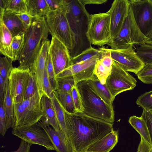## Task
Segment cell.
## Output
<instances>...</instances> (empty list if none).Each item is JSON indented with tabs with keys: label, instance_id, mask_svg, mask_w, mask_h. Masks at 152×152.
Wrapping results in <instances>:
<instances>
[{
	"label": "cell",
	"instance_id": "1",
	"mask_svg": "<svg viewBox=\"0 0 152 152\" xmlns=\"http://www.w3.org/2000/svg\"><path fill=\"white\" fill-rule=\"evenodd\" d=\"M65 121L66 136L73 152H85L91 145L114 130L113 124L83 112H65Z\"/></svg>",
	"mask_w": 152,
	"mask_h": 152
},
{
	"label": "cell",
	"instance_id": "2",
	"mask_svg": "<svg viewBox=\"0 0 152 152\" xmlns=\"http://www.w3.org/2000/svg\"><path fill=\"white\" fill-rule=\"evenodd\" d=\"M65 6L72 39V58L92 46L86 35L90 15L80 0H65Z\"/></svg>",
	"mask_w": 152,
	"mask_h": 152
},
{
	"label": "cell",
	"instance_id": "3",
	"mask_svg": "<svg viewBox=\"0 0 152 152\" xmlns=\"http://www.w3.org/2000/svg\"><path fill=\"white\" fill-rule=\"evenodd\" d=\"M49 32L44 17L33 18L29 28L25 32L23 48L18 61L19 67L30 69L33 72L34 64Z\"/></svg>",
	"mask_w": 152,
	"mask_h": 152
},
{
	"label": "cell",
	"instance_id": "4",
	"mask_svg": "<svg viewBox=\"0 0 152 152\" xmlns=\"http://www.w3.org/2000/svg\"><path fill=\"white\" fill-rule=\"evenodd\" d=\"M77 86L82 100L83 112L113 125L114 113L112 104H109L103 100L91 87L87 80L79 82Z\"/></svg>",
	"mask_w": 152,
	"mask_h": 152
},
{
	"label": "cell",
	"instance_id": "5",
	"mask_svg": "<svg viewBox=\"0 0 152 152\" xmlns=\"http://www.w3.org/2000/svg\"><path fill=\"white\" fill-rule=\"evenodd\" d=\"M44 94L40 91L20 103L14 104V128L38 123L43 115L41 99Z\"/></svg>",
	"mask_w": 152,
	"mask_h": 152
},
{
	"label": "cell",
	"instance_id": "6",
	"mask_svg": "<svg viewBox=\"0 0 152 152\" xmlns=\"http://www.w3.org/2000/svg\"><path fill=\"white\" fill-rule=\"evenodd\" d=\"M145 37L137 25L129 6L128 15L119 34L107 45L112 49H124L133 44H145Z\"/></svg>",
	"mask_w": 152,
	"mask_h": 152
},
{
	"label": "cell",
	"instance_id": "7",
	"mask_svg": "<svg viewBox=\"0 0 152 152\" xmlns=\"http://www.w3.org/2000/svg\"><path fill=\"white\" fill-rule=\"evenodd\" d=\"M65 4L60 8L49 11L45 17L49 32L52 37H57L70 51L72 48V41Z\"/></svg>",
	"mask_w": 152,
	"mask_h": 152
},
{
	"label": "cell",
	"instance_id": "8",
	"mask_svg": "<svg viewBox=\"0 0 152 152\" xmlns=\"http://www.w3.org/2000/svg\"><path fill=\"white\" fill-rule=\"evenodd\" d=\"M86 35L91 45L102 46L111 41L109 10L106 12L90 15Z\"/></svg>",
	"mask_w": 152,
	"mask_h": 152
},
{
	"label": "cell",
	"instance_id": "9",
	"mask_svg": "<svg viewBox=\"0 0 152 152\" xmlns=\"http://www.w3.org/2000/svg\"><path fill=\"white\" fill-rule=\"evenodd\" d=\"M136 79L113 61L110 73L105 84L113 99L120 93L133 89L136 86Z\"/></svg>",
	"mask_w": 152,
	"mask_h": 152
},
{
	"label": "cell",
	"instance_id": "10",
	"mask_svg": "<svg viewBox=\"0 0 152 152\" xmlns=\"http://www.w3.org/2000/svg\"><path fill=\"white\" fill-rule=\"evenodd\" d=\"M134 20L145 37L152 33V0H130Z\"/></svg>",
	"mask_w": 152,
	"mask_h": 152
},
{
	"label": "cell",
	"instance_id": "11",
	"mask_svg": "<svg viewBox=\"0 0 152 152\" xmlns=\"http://www.w3.org/2000/svg\"><path fill=\"white\" fill-rule=\"evenodd\" d=\"M12 132L14 135L31 145H42L48 150H55L47 133L38 123L14 128Z\"/></svg>",
	"mask_w": 152,
	"mask_h": 152
},
{
	"label": "cell",
	"instance_id": "12",
	"mask_svg": "<svg viewBox=\"0 0 152 152\" xmlns=\"http://www.w3.org/2000/svg\"><path fill=\"white\" fill-rule=\"evenodd\" d=\"M103 51L91 58L84 61L71 66L69 67L61 72L55 76L56 79L72 76L77 83L82 81L92 79L94 77V69L97 61L101 59Z\"/></svg>",
	"mask_w": 152,
	"mask_h": 152
},
{
	"label": "cell",
	"instance_id": "13",
	"mask_svg": "<svg viewBox=\"0 0 152 152\" xmlns=\"http://www.w3.org/2000/svg\"><path fill=\"white\" fill-rule=\"evenodd\" d=\"M29 68L13 67L9 75L8 82L14 104L23 102L27 83L30 73Z\"/></svg>",
	"mask_w": 152,
	"mask_h": 152
},
{
	"label": "cell",
	"instance_id": "14",
	"mask_svg": "<svg viewBox=\"0 0 152 152\" xmlns=\"http://www.w3.org/2000/svg\"><path fill=\"white\" fill-rule=\"evenodd\" d=\"M107 49L113 60L127 72H132L137 75L144 66L137 55L133 45L124 49Z\"/></svg>",
	"mask_w": 152,
	"mask_h": 152
},
{
	"label": "cell",
	"instance_id": "15",
	"mask_svg": "<svg viewBox=\"0 0 152 152\" xmlns=\"http://www.w3.org/2000/svg\"><path fill=\"white\" fill-rule=\"evenodd\" d=\"M49 49L56 76L72 65L71 57L67 47L55 37H52Z\"/></svg>",
	"mask_w": 152,
	"mask_h": 152
},
{
	"label": "cell",
	"instance_id": "16",
	"mask_svg": "<svg viewBox=\"0 0 152 152\" xmlns=\"http://www.w3.org/2000/svg\"><path fill=\"white\" fill-rule=\"evenodd\" d=\"M129 8L128 0H115L112 3L109 10L111 41L115 39L119 34L128 15Z\"/></svg>",
	"mask_w": 152,
	"mask_h": 152
},
{
	"label": "cell",
	"instance_id": "17",
	"mask_svg": "<svg viewBox=\"0 0 152 152\" xmlns=\"http://www.w3.org/2000/svg\"><path fill=\"white\" fill-rule=\"evenodd\" d=\"M38 124L46 132L57 152H73L65 134L50 126H46L39 121Z\"/></svg>",
	"mask_w": 152,
	"mask_h": 152
},
{
	"label": "cell",
	"instance_id": "18",
	"mask_svg": "<svg viewBox=\"0 0 152 152\" xmlns=\"http://www.w3.org/2000/svg\"><path fill=\"white\" fill-rule=\"evenodd\" d=\"M50 45V42L48 39L43 43L34 64L32 72L35 74L40 90L44 93L43 79Z\"/></svg>",
	"mask_w": 152,
	"mask_h": 152
},
{
	"label": "cell",
	"instance_id": "19",
	"mask_svg": "<svg viewBox=\"0 0 152 152\" xmlns=\"http://www.w3.org/2000/svg\"><path fill=\"white\" fill-rule=\"evenodd\" d=\"M118 139V131L113 130L91 145L85 152H109L116 145Z\"/></svg>",
	"mask_w": 152,
	"mask_h": 152
},
{
	"label": "cell",
	"instance_id": "20",
	"mask_svg": "<svg viewBox=\"0 0 152 152\" xmlns=\"http://www.w3.org/2000/svg\"><path fill=\"white\" fill-rule=\"evenodd\" d=\"M41 104L43 115L39 121L46 126H51L57 131H61L50 99L44 94Z\"/></svg>",
	"mask_w": 152,
	"mask_h": 152
},
{
	"label": "cell",
	"instance_id": "21",
	"mask_svg": "<svg viewBox=\"0 0 152 152\" xmlns=\"http://www.w3.org/2000/svg\"><path fill=\"white\" fill-rule=\"evenodd\" d=\"M12 36L3 21H0V52L14 61L12 47Z\"/></svg>",
	"mask_w": 152,
	"mask_h": 152
},
{
	"label": "cell",
	"instance_id": "22",
	"mask_svg": "<svg viewBox=\"0 0 152 152\" xmlns=\"http://www.w3.org/2000/svg\"><path fill=\"white\" fill-rule=\"evenodd\" d=\"M2 21L11 32L13 37L20 32H25L26 30L20 19L14 13L5 10Z\"/></svg>",
	"mask_w": 152,
	"mask_h": 152
},
{
	"label": "cell",
	"instance_id": "23",
	"mask_svg": "<svg viewBox=\"0 0 152 152\" xmlns=\"http://www.w3.org/2000/svg\"><path fill=\"white\" fill-rule=\"evenodd\" d=\"M27 12L33 18L44 17L49 12L45 0H26Z\"/></svg>",
	"mask_w": 152,
	"mask_h": 152
},
{
	"label": "cell",
	"instance_id": "24",
	"mask_svg": "<svg viewBox=\"0 0 152 152\" xmlns=\"http://www.w3.org/2000/svg\"><path fill=\"white\" fill-rule=\"evenodd\" d=\"M87 81L92 89L107 103L112 105L114 99L106 84H102L96 76Z\"/></svg>",
	"mask_w": 152,
	"mask_h": 152
},
{
	"label": "cell",
	"instance_id": "25",
	"mask_svg": "<svg viewBox=\"0 0 152 152\" xmlns=\"http://www.w3.org/2000/svg\"><path fill=\"white\" fill-rule=\"evenodd\" d=\"M129 122L146 142L152 145L150 133L147 125L143 119L135 115L131 116Z\"/></svg>",
	"mask_w": 152,
	"mask_h": 152
},
{
	"label": "cell",
	"instance_id": "26",
	"mask_svg": "<svg viewBox=\"0 0 152 152\" xmlns=\"http://www.w3.org/2000/svg\"><path fill=\"white\" fill-rule=\"evenodd\" d=\"M71 91L62 92L56 90L54 91L53 93L59 101L64 111L69 114H73L77 112L75 107Z\"/></svg>",
	"mask_w": 152,
	"mask_h": 152
},
{
	"label": "cell",
	"instance_id": "27",
	"mask_svg": "<svg viewBox=\"0 0 152 152\" xmlns=\"http://www.w3.org/2000/svg\"><path fill=\"white\" fill-rule=\"evenodd\" d=\"M6 115L9 128H14L15 125L14 117V104L10 94L8 82L7 84L5 97L4 100Z\"/></svg>",
	"mask_w": 152,
	"mask_h": 152
},
{
	"label": "cell",
	"instance_id": "28",
	"mask_svg": "<svg viewBox=\"0 0 152 152\" xmlns=\"http://www.w3.org/2000/svg\"><path fill=\"white\" fill-rule=\"evenodd\" d=\"M50 99L53 105L61 130L66 136V126L64 110L54 93L53 96Z\"/></svg>",
	"mask_w": 152,
	"mask_h": 152
},
{
	"label": "cell",
	"instance_id": "29",
	"mask_svg": "<svg viewBox=\"0 0 152 152\" xmlns=\"http://www.w3.org/2000/svg\"><path fill=\"white\" fill-rule=\"evenodd\" d=\"M136 54L144 65H152V45L141 44L135 50Z\"/></svg>",
	"mask_w": 152,
	"mask_h": 152
},
{
	"label": "cell",
	"instance_id": "30",
	"mask_svg": "<svg viewBox=\"0 0 152 152\" xmlns=\"http://www.w3.org/2000/svg\"><path fill=\"white\" fill-rule=\"evenodd\" d=\"M101 48L96 49L91 46L78 56L71 58L72 65L87 61L102 53Z\"/></svg>",
	"mask_w": 152,
	"mask_h": 152
},
{
	"label": "cell",
	"instance_id": "31",
	"mask_svg": "<svg viewBox=\"0 0 152 152\" xmlns=\"http://www.w3.org/2000/svg\"><path fill=\"white\" fill-rule=\"evenodd\" d=\"M25 35L24 32H21L13 37L12 47L14 56V61L18 60L23 48L25 41Z\"/></svg>",
	"mask_w": 152,
	"mask_h": 152
},
{
	"label": "cell",
	"instance_id": "32",
	"mask_svg": "<svg viewBox=\"0 0 152 152\" xmlns=\"http://www.w3.org/2000/svg\"><path fill=\"white\" fill-rule=\"evenodd\" d=\"M5 10L15 14L27 12L26 0H8Z\"/></svg>",
	"mask_w": 152,
	"mask_h": 152
},
{
	"label": "cell",
	"instance_id": "33",
	"mask_svg": "<svg viewBox=\"0 0 152 152\" xmlns=\"http://www.w3.org/2000/svg\"><path fill=\"white\" fill-rule=\"evenodd\" d=\"M40 91L35 74L31 72L26 89L24 99L32 97Z\"/></svg>",
	"mask_w": 152,
	"mask_h": 152
},
{
	"label": "cell",
	"instance_id": "34",
	"mask_svg": "<svg viewBox=\"0 0 152 152\" xmlns=\"http://www.w3.org/2000/svg\"><path fill=\"white\" fill-rule=\"evenodd\" d=\"M111 69L104 65L100 59L97 61L95 64L94 75L96 76L102 84H104L110 73Z\"/></svg>",
	"mask_w": 152,
	"mask_h": 152
},
{
	"label": "cell",
	"instance_id": "35",
	"mask_svg": "<svg viewBox=\"0 0 152 152\" xmlns=\"http://www.w3.org/2000/svg\"><path fill=\"white\" fill-rule=\"evenodd\" d=\"M12 62V61L7 57H0V75L6 83L8 81L9 75L13 68Z\"/></svg>",
	"mask_w": 152,
	"mask_h": 152
},
{
	"label": "cell",
	"instance_id": "36",
	"mask_svg": "<svg viewBox=\"0 0 152 152\" xmlns=\"http://www.w3.org/2000/svg\"><path fill=\"white\" fill-rule=\"evenodd\" d=\"M56 80L57 82L56 90L62 92L70 91L73 86L77 83L72 76L60 78Z\"/></svg>",
	"mask_w": 152,
	"mask_h": 152
},
{
	"label": "cell",
	"instance_id": "37",
	"mask_svg": "<svg viewBox=\"0 0 152 152\" xmlns=\"http://www.w3.org/2000/svg\"><path fill=\"white\" fill-rule=\"evenodd\" d=\"M46 68L53 89V91H56L57 89V82L55 79L54 69L49 48L46 60Z\"/></svg>",
	"mask_w": 152,
	"mask_h": 152
},
{
	"label": "cell",
	"instance_id": "38",
	"mask_svg": "<svg viewBox=\"0 0 152 152\" xmlns=\"http://www.w3.org/2000/svg\"><path fill=\"white\" fill-rule=\"evenodd\" d=\"M136 103L143 109L152 111V90L139 96L137 100Z\"/></svg>",
	"mask_w": 152,
	"mask_h": 152
},
{
	"label": "cell",
	"instance_id": "39",
	"mask_svg": "<svg viewBox=\"0 0 152 152\" xmlns=\"http://www.w3.org/2000/svg\"><path fill=\"white\" fill-rule=\"evenodd\" d=\"M137 75L138 79L143 83L152 84V65H144Z\"/></svg>",
	"mask_w": 152,
	"mask_h": 152
},
{
	"label": "cell",
	"instance_id": "40",
	"mask_svg": "<svg viewBox=\"0 0 152 152\" xmlns=\"http://www.w3.org/2000/svg\"><path fill=\"white\" fill-rule=\"evenodd\" d=\"M9 129L7 118L6 115L4 102L0 99V134L4 136L7 130Z\"/></svg>",
	"mask_w": 152,
	"mask_h": 152
},
{
	"label": "cell",
	"instance_id": "41",
	"mask_svg": "<svg viewBox=\"0 0 152 152\" xmlns=\"http://www.w3.org/2000/svg\"><path fill=\"white\" fill-rule=\"evenodd\" d=\"M71 95L75 105L77 112H83V108L82 100L77 84L73 87L71 91Z\"/></svg>",
	"mask_w": 152,
	"mask_h": 152
},
{
	"label": "cell",
	"instance_id": "42",
	"mask_svg": "<svg viewBox=\"0 0 152 152\" xmlns=\"http://www.w3.org/2000/svg\"><path fill=\"white\" fill-rule=\"evenodd\" d=\"M43 87L44 95L50 99L53 96L54 91L52 88L46 68L43 79Z\"/></svg>",
	"mask_w": 152,
	"mask_h": 152
},
{
	"label": "cell",
	"instance_id": "43",
	"mask_svg": "<svg viewBox=\"0 0 152 152\" xmlns=\"http://www.w3.org/2000/svg\"><path fill=\"white\" fill-rule=\"evenodd\" d=\"M141 117L147 125L152 142V111L143 109Z\"/></svg>",
	"mask_w": 152,
	"mask_h": 152
},
{
	"label": "cell",
	"instance_id": "44",
	"mask_svg": "<svg viewBox=\"0 0 152 152\" xmlns=\"http://www.w3.org/2000/svg\"><path fill=\"white\" fill-rule=\"evenodd\" d=\"M21 21L24 27L27 30L30 27L33 18L27 12L16 14Z\"/></svg>",
	"mask_w": 152,
	"mask_h": 152
},
{
	"label": "cell",
	"instance_id": "45",
	"mask_svg": "<svg viewBox=\"0 0 152 152\" xmlns=\"http://www.w3.org/2000/svg\"><path fill=\"white\" fill-rule=\"evenodd\" d=\"M49 10L53 11L60 8L64 5L65 0H45Z\"/></svg>",
	"mask_w": 152,
	"mask_h": 152
},
{
	"label": "cell",
	"instance_id": "46",
	"mask_svg": "<svg viewBox=\"0 0 152 152\" xmlns=\"http://www.w3.org/2000/svg\"><path fill=\"white\" fill-rule=\"evenodd\" d=\"M139 145L137 152H150L152 145L146 142L142 137Z\"/></svg>",
	"mask_w": 152,
	"mask_h": 152
},
{
	"label": "cell",
	"instance_id": "47",
	"mask_svg": "<svg viewBox=\"0 0 152 152\" xmlns=\"http://www.w3.org/2000/svg\"><path fill=\"white\" fill-rule=\"evenodd\" d=\"M31 145L27 142L21 140L18 149L15 151L11 152H30Z\"/></svg>",
	"mask_w": 152,
	"mask_h": 152
},
{
	"label": "cell",
	"instance_id": "48",
	"mask_svg": "<svg viewBox=\"0 0 152 152\" xmlns=\"http://www.w3.org/2000/svg\"><path fill=\"white\" fill-rule=\"evenodd\" d=\"M7 83L4 82L0 75V99L4 100L5 95Z\"/></svg>",
	"mask_w": 152,
	"mask_h": 152
},
{
	"label": "cell",
	"instance_id": "49",
	"mask_svg": "<svg viewBox=\"0 0 152 152\" xmlns=\"http://www.w3.org/2000/svg\"><path fill=\"white\" fill-rule=\"evenodd\" d=\"M8 0H0V21H2L7 4Z\"/></svg>",
	"mask_w": 152,
	"mask_h": 152
},
{
	"label": "cell",
	"instance_id": "50",
	"mask_svg": "<svg viewBox=\"0 0 152 152\" xmlns=\"http://www.w3.org/2000/svg\"><path fill=\"white\" fill-rule=\"evenodd\" d=\"M85 6L86 4H99L105 3L107 0H80Z\"/></svg>",
	"mask_w": 152,
	"mask_h": 152
},
{
	"label": "cell",
	"instance_id": "51",
	"mask_svg": "<svg viewBox=\"0 0 152 152\" xmlns=\"http://www.w3.org/2000/svg\"><path fill=\"white\" fill-rule=\"evenodd\" d=\"M145 43L152 45V33L145 37Z\"/></svg>",
	"mask_w": 152,
	"mask_h": 152
},
{
	"label": "cell",
	"instance_id": "52",
	"mask_svg": "<svg viewBox=\"0 0 152 152\" xmlns=\"http://www.w3.org/2000/svg\"><path fill=\"white\" fill-rule=\"evenodd\" d=\"M150 152H152V148L150 151Z\"/></svg>",
	"mask_w": 152,
	"mask_h": 152
}]
</instances>
